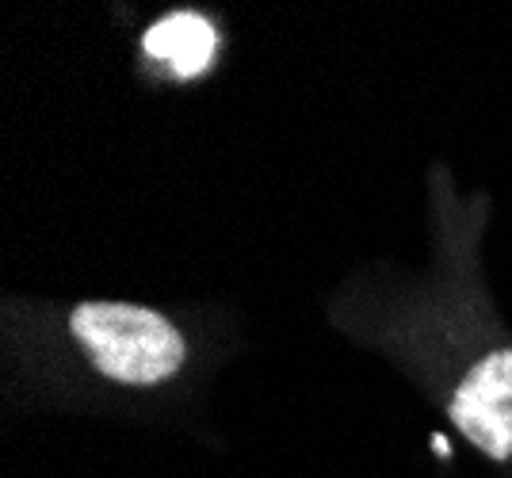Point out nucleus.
Masks as SVG:
<instances>
[{"label": "nucleus", "instance_id": "7ed1b4c3", "mask_svg": "<svg viewBox=\"0 0 512 478\" xmlns=\"http://www.w3.org/2000/svg\"><path fill=\"white\" fill-rule=\"evenodd\" d=\"M214 27L203 16L195 12H176V16H165L161 23H153L146 31V54L165 62V66L176 73V77H195L199 69L211 66L214 58Z\"/></svg>", "mask_w": 512, "mask_h": 478}, {"label": "nucleus", "instance_id": "f03ea898", "mask_svg": "<svg viewBox=\"0 0 512 478\" xmlns=\"http://www.w3.org/2000/svg\"><path fill=\"white\" fill-rule=\"evenodd\" d=\"M451 421L490 459H512V348L470 371L451 398Z\"/></svg>", "mask_w": 512, "mask_h": 478}, {"label": "nucleus", "instance_id": "f257e3e1", "mask_svg": "<svg viewBox=\"0 0 512 478\" xmlns=\"http://www.w3.org/2000/svg\"><path fill=\"white\" fill-rule=\"evenodd\" d=\"M73 337L115 383L150 387L184 364V337L157 310L130 303H85L73 310Z\"/></svg>", "mask_w": 512, "mask_h": 478}]
</instances>
